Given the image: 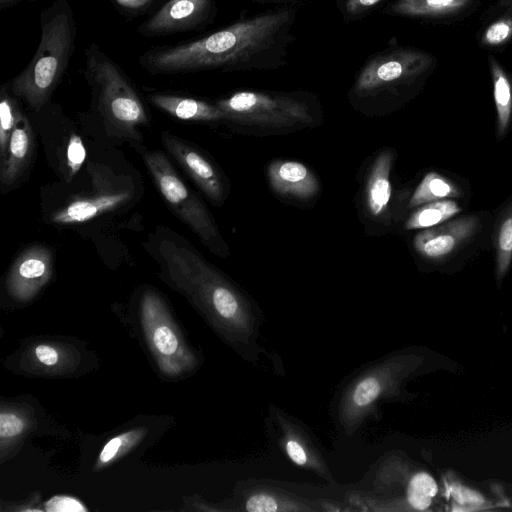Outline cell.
Wrapping results in <instances>:
<instances>
[{"instance_id": "cell-1", "label": "cell", "mask_w": 512, "mask_h": 512, "mask_svg": "<svg viewBox=\"0 0 512 512\" xmlns=\"http://www.w3.org/2000/svg\"><path fill=\"white\" fill-rule=\"evenodd\" d=\"M151 245L160 278L185 297L236 354L257 364L264 349L259 343L263 317L256 303L172 230L158 229Z\"/></svg>"}, {"instance_id": "cell-2", "label": "cell", "mask_w": 512, "mask_h": 512, "mask_svg": "<svg viewBox=\"0 0 512 512\" xmlns=\"http://www.w3.org/2000/svg\"><path fill=\"white\" fill-rule=\"evenodd\" d=\"M296 17L297 10L285 5L193 41L152 47L138 61L151 75L275 70L287 63Z\"/></svg>"}, {"instance_id": "cell-3", "label": "cell", "mask_w": 512, "mask_h": 512, "mask_svg": "<svg viewBox=\"0 0 512 512\" xmlns=\"http://www.w3.org/2000/svg\"><path fill=\"white\" fill-rule=\"evenodd\" d=\"M424 363L423 354L403 349L354 370L333 397L331 415L338 431L352 436L364 422L378 415L382 404L399 399L406 382Z\"/></svg>"}, {"instance_id": "cell-4", "label": "cell", "mask_w": 512, "mask_h": 512, "mask_svg": "<svg viewBox=\"0 0 512 512\" xmlns=\"http://www.w3.org/2000/svg\"><path fill=\"white\" fill-rule=\"evenodd\" d=\"M40 40L27 66L9 82V91L40 112L62 81L73 57L77 22L68 0H54L40 14Z\"/></svg>"}, {"instance_id": "cell-5", "label": "cell", "mask_w": 512, "mask_h": 512, "mask_svg": "<svg viewBox=\"0 0 512 512\" xmlns=\"http://www.w3.org/2000/svg\"><path fill=\"white\" fill-rule=\"evenodd\" d=\"M434 57L420 49L389 45L370 55L358 71L349 98L363 108H391L411 96L434 66Z\"/></svg>"}, {"instance_id": "cell-6", "label": "cell", "mask_w": 512, "mask_h": 512, "mask_svg": "<svg viewBox=\"0 0 512 512\" xmlns=\"http://www.w3.org/2000/svg\"><path fill=\"white\" fill-rule=\"evenodd\" d=\"M84 77L107 131L139 140V127L148 124L145 106L123 69L96 42L84 50Z\"/></svg>"}, {"instance_id": "cell-7", "label": "cell", "mask_w": 512, "mask_h": 512, "mask_svg": "<svg viewBox=\"0 0 512 512\" xmlns=\"http://www.w3.org/2000/svg\"><path fill=\"white\" fill-rule=\"evenodd\" d=\"M138 320L146 348L161 376L179 380L199 369L201 357L190 346L157 291L147 289L141 294Z\"/></svg>"}, {"instance_id": "cell-8", "label": "cell", "mask_w": 512, "mask_h": 512, "mask_svg": "<svg viewBox=\"0 0 512 512\" xmlns=\"http://www.w3.org/2000/svg\"><path fill=\"white\" fill-rule=\"evenodd\" d=\"M225 120L259 128H299L316 122L317 104L309 93L237 91L215 103Z\"/></svg>"}, {"instance_id": "cell-9", "label": "cell", "mask_w": 512, "mask_h": 512, "mask_svg": "<svg viewBox=\"0 0 512 512\" xmlns=\"http://www.w3.org/2000/svg\"><path fill=\"white\" fill-rule=\"evenodd\" d=\"M370 484V491L357 496L373 498L379 496L363 495L380 494L385 497L356 502L361 510L426 511L430 510L439 492L438 484L429 472L415 469L399 456L383 459L376 466Z\"/></svg>"}, {"instance_id": "cell-10", "label": "cell", "mask_w": 512, "mask_h": 512, "mask_svg": "<svg viewBox=\"0 0 512 512\" xmlns=\"http://www.w3.org/2000/svg\"><path fill=\"white\" fill-rule=\"evenodd\" d=\"M143 159L148 171L169 208L214 254L229 256V248L215 220L204 203L186 186L170 160L161 151H148Z\"/></svg>"}, {"instance_id": "cell-11", "label": "cell", "mask_w": 512, "mask_h": 512, "mask_svg": "<svg viewBox=\"0 0 512 512\" xmlns=\"http://www.w3.org/2000/svg\"><path fill=\"white\" fill-rule=\"evenodd\" d=\"M267 427L272 440L293 464L336 484L323 450L304 423L270 403Z\"/></svg>"}, {"instance_id": "cell-12", "label": "cell", "mask_w": 512, "mask_h": 512, "mask_svg": "<svg viewBox=\"0 0 512 512\" xmlns=\"http://www.w3.org/2000/svg\"><path fill=\"white\" fill-rule=\"evenodd\" d=\"M86 352L78 345L59 339L34 340L9 358L15 373L30 377L64 378L80 375Z\"/></svg>"}, {"instance_id": "cell-13", "label": "cell", "mask_w": 512, "mask_h": 512, "mask_svg": "<svg viewBox=\"0 0 512 512\" xmlns=\"http://www.w3.org/2000/svg\"><path fill=\"white\" fill-rule=\"evenodd\" d=\"M294 484L274 480H249L237 488L239 510L249 512L345 510L334 500L307 496Z\"/></svg>"}, {"instance_id": "cell-14", "label": "cell", "mask_w": 512, "mask_h": 512, "mask_svg": "<svg viewBox=\"0 0 512 512\" xmlns=\"http://www.w3.org/2000/svg\"><path fill=\"white\" fill-rule=\"evenodd\" d=\"M93 187L75 195L50 216V222L67 225L91 220L126 204L133 195L127 180L114 177L106 168L94 169Z\"/></svg>"}, {"instance_id": "cell-15", "label": "cell", "mask_w": 512, "mask_h": 512, "mask_svg": "<svg viewBox=\"0 0 512 512\" xmlns=\"http://www.w3.org/2000/svg\"><path fill=\"white\" fill-rule=\"evenodd\" d=\"M216 14L215 0H167L138 26L137 32L144 37H160L201 30Z\"/></svg>"}, {"instance_id": "cell-16", "label": "cell", "mask_w": 512, "mask_h": 512, "mask_svg": "<svg viewBox=\"0 0 512 512\" xmlns=\"http://www.w3.org/2000/svg\"><path fill=\"white\" fill-rule=\"evenodd\" d=\"M480 230L478 215L454 217L440 225L422 229L415 235L413 247L422 258L442 263L470 244Z\"/></svg>"}, {"instance_id": "cell-17", "label": "cell", "mask_w": 512, "mask_h": 512, "mask_svg": "<svg viewBox=\"0 0 512 512\" xmlns=\"http://www.w3.org/2000/svg\"><path fill=\"white\" fill-rule=\"evenodd\" d=\"M53 272V255L44 245L25 249L12 263L6 277L8 294L24 303L34 299L50 281Z\"/></svg>"}, {"instance_id": "cell-18", "label": "cell", "mask_w": 512, "mask_h": 512, "mask_svg": "<svg viewBox=\"0 0 512 512\" xmlns=\"http://www.w3.org/2000/svg\"><path fill=\"white\" fill-rule=\"evenodd\" d=\"M162 143L206 197L221 205L227 189L217 167L198 148L169 132L162 133Z\"/></svg>"}, {"instance_id": "cell-19", "label": "cell", "mask_w": 512, "mask_h": 512, "mask_svg": "<svg viewBox=\"0 0 512 512\" xmlns=\"http://www.w3.org/2000/svg\"><path fill=\"white\" fill-rule=\"evenodd\" d=\"M269 184L279 195L307 201L319 191L315 174L303 163L276 160L267 169Z\"/></svg>"}, {"instance_id": "cell-20", "label": "cell", "mask_w": 512, "mask_h": 512, "mask_svg": "<svg viewBox=\"0 0 512 512\" xmlns=\"http://www.w3.org/2000/svg\"><path fill=\"white\" fill-rule=\"evenodd\" d=\"M35 150L32 126L22 112L12 132L6 154L0 161L1 188H10L27 171Z\"/></svg>"}, {"instance_id": "cell-21", "label": "cell", "mask_w": 512, "mask_h": 512, "mask_svg": "<svg viewBox=\"0 0 512 512\" xmlns=\"http://www.w3.org/2000/svg\"><path fill=\"white\" fill-rule=\"evenodd\" d=\"M394 160L391 150L382 151L374 160L365 186L364 201L367 213L375 219L388 215L392 194L390 174Z\"/></svg>"}, {"instance_id": "cell-22", "label": "cell", "mask_w": 512, "mask_h": 512, "mask_svg": "<svg viewBox=\"0 0 512 512\" xmlns=\"http://www.w3.org/2000/svg\"><path fill=\"white\" fill-rule=\"evenodd\" d=\"M37 427L33 410L27 405L1 403L0 458L4 463L16 447Z\"/></svg>"}, {"instance_id": "cell-23", "label": "cell", "mask_w": 512, "mask_h": 512, "mask_svg": "<svg viewBox=\"0 0 512 512\" xmlns=\"http://www.w3.org/2000/svg\"><path fill=\"white\" fill-rule=\"evenodd\" d=\"M147 101L173 117L186 121H220L225 115L216 104L172 94L152 93Z\"/></svg>"}, {"instance_id": "cell-24", "label": "cell", "mask_w": 512, "mask_h": 512, "mask_svg": "<svg viewBox=\"0 0 512 512\" xmlns=\"http://www.w3.org/2000/svg\"><path fill=\"white\" fill-rule=\"evenodd\" d=\"M473 0H395L383 13L406 18H433L453 15L467 8Z\"/></svg>"}, {"instance_id": "cell-25", "label": "cell", "mask_w": 512, "mask_h": 512, "mask_svg": "<svg viewBox=\"0 0 512 512\" xmlns=\"http://www.w3.org/2000/svg\"><path fill=\"white\" fill-rule=\"evenodd\" d=\"M495 278L500 285L512 263V198L498 214L492 233Z\"/></svg>"}, {"instance_id": "cell-26", "label": "cell", "mask_w": 512, "mask_h": 512, "mask_svg": "<svg viewBox=\"0 0 512 512\" xmlns=\"http://www.w3.org/2000/svg\"><path fill=\"white\" fill-rule=\"evenodd\" d=\"M490 68L496 106V135L501 140L512 129V82L493 58L490 59Z\"/></svg>"}, {"instance_id": "cell-27", "label": "cell", "mask_w": 512, "mask_h": 512, "mask_svg": "<svg viewBox=\"0 0 512 512\" xmlns=\"http://www.w3.org/2000/svg\"><path fill=\"white\" fill-rule=\"evenodd\" d=\"M461 188L451 179L437 173H427L418 184L408 202L409 208L423 204L461 197Z\"/></svg>"}, {"instance_id": "cell-28", "label": "cell", "mask_w": 512, "mask_h": 512, "mask_svg": "<svg viewBox=\"0 0 512 512\" xmlns=\"http://www.w3.org/2000/svg\"><path fill=\"white\" fill-rule=\"evenodd\" d=\"M462 208L453 199H444L417 207L407 218V230H422L440 225L461 213Z\"/></svg>"}, {"instance_id": "cell-29", "label": "cell", "mask_w": 512, "mask_h": 512, "mask_svg": "<svg viewBox=\"0 0 512 512\" xmlns=\"http://www.w3.org/2000/svg\"><path fill=\"white\" fill-rule=\"evenodd\" d=\"M147 432L146 427H135L109 439L98 455L95 470H101L125 456L142 442Z\"/></svg>"}, {"instance_id": "cell-30", "label": "cell", "mask_w": 512, "mask_h": 512, "mask_svg": "<svg viewBox=\"0 0 512 512\" xmlns=\"http://www.w3.org/2000/svg\"><path fill=\"white\" fill-rule=\"evenodd\" d=\"M21 114L19 99L3 84L0 90V161L6 154L10 137Z\"/></svg>"}, {"instance_id": "cell-31", "label": "cell", "mask_w": 512, "mask_h": 512, "mask_svg": "<svg viewBox=\"0 0 512 512\" xmlns=\"http://www.w3.org/2000/svg\"><path fill=\"white\" fill-rule=\"evenodd\" d=\"M446 487L449 497L460 506L458 510H481L491 505L482 493L458 480L447 481Z\"/></svg>"}, {"instance_id": "cell-32", "label": "cell", "mask_w": 512, "mask_h": 512, "mask_svg": "<svg viewBox=\"0 0 512 512\" xmlns=\"http://www.w3.org/2000/svg\"><path fill=\"white\" fill-rule=\"evenodd\" d=\"M386 0H337V7L346 22L366 17Z\"/></svg>"}, {"instance_id": "cell-33", "label": "cell", "mask_w": 512, "mask_h": 512, "mask_svg": "<svg viewBox=\"0 0 512 512\" xmlns=\"http://www.w3.org/2000/svg\"><path fill=\"white\" fill-rule=\"evenodd\" d=\"M86 158V151L81 138L73 134L66 148L67 176L71 178L79 171Z\"/></svg>"}, {"instance_id": "cell-34", "label": "cell", "mask_w": 512, "mask_h": 512, "mask_svg": "<svg viewBox=\"0 0 512 512\" xmlns=\"http://www.w3.org/2000/svg\"><path fill=\"white\" fill-rule=\"evenodd\" d=\"M44 510L49 512H83L88 509L75 497L57 495L51 497L44 504Z\"/></svg>"}, {"instance_id": "cell-35", "label": "cell", "mask_w": 512, "mask_h": 512, "mask_svg": "<svg viewBox=\"0 0 512 512\" xmlns=\"http://www.w3.org/2000/svg\"><path fill=\"white\" fill-rule=\"evenodd\" d=\"M123 13L127 15L137 16L145 14L159 0H111Z\"/></svg>"}, {"instance_id": "cell-36", "label": "cell", "mask_w": 512, "mask_h": 512, "mask_svg": "<svg viewBox=\"0 0 512 512\" xmlns=\"http://www.w3.org/2000/svg\"><path fill=\"white\" fill-rule=\"evenodd\" d=\"M250 1L255 2V3H261V4L274 3V4H286V5H289L288 3L295 2V1H298V0H250Z\"/></svg>"}, {"instance_id": "cell-37", "label": "cell", "mask_w": 512, "mask_h": 512, "mask_svg": "<svg viewBox=\"0 0 512 512\" xmlns=\"http://www.w3.org/2000/svg\"><path fill=\"white\" fill-rule=\"evenodd\" d=\"M19 1L20 0H0V9L1 10L6 9V8L16 4Z\"/></svg>"}]
</instances>
